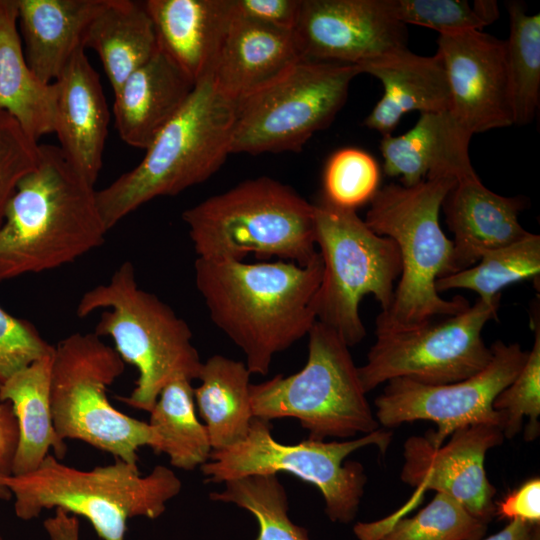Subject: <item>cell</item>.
Segmentation results:
<instances>
[{
    "instance_id": "f546056e",
    "label": "cell",
    "mask_w": 540,
    "mask_h": 540,
    "mask_svg": "<svg viewBox=\"0 0 540 540\" xmlns=\"http://www.w3.org/2000/svg\"><path fill=\"white\" fill-rule=\"evenodd\" d=\"M149 413L148 423L158 440L155 454L165 453L172 466L185 471L209 460L212 447L207 428L195 413L190 380L180 378L167 384Z\"/></svg>"
},
{
    "instance_id": "c3c4849f",
    "label": "cell",
    "mask_w": 540,
    "mask_h": 540,
    "mask_svg": "<svg viewBox=\"0 0 540 540\" xmlns=\"http://www.w3.org/2000/svg\"><path fill=\"white\" fill-rule=\"evenodd\" d=\"M0 540H1V537H0Z\"/></svg>"
},
{
    "instance_id": "d4e9b609",
    "label": "cell",
    "mask_w": 540,
    "mask_h": 540,
    "mask_svg": "<svg viewBox=\"0 0 540 540\" xmlns=\"http://www.w3.org/2000/svg\"><path fill=\"white\" fill-rule=\"evenodd\" d=\"M106 0H17L26 61L44 83H54L84 48L90 23Z\"/></svg>"
},
{
    "instance_id": "1f68e13d",
    "label": "cell",
    "mask_w": 540,
    "mask_h": 540,
    "mask_svg": "<svg viewBox=\"0 0 540 540\" xmlns=\"http://www.w3.org/2000/svg\"><path fill=\"white\" fill-rule=\"evenodd\" d=\"M506 73L513 125L529 124L540 99V14L529 15L522 4H508Z\"/></svg>"
},
{
    "instance_id": "5b68a950",
    "label": "cell",
    "mask_w": 540,
    "mask_h": 540,
    "mask_svg": "<svg viewBox=\"0 0 540 540\" xmlns=\"http://www.w3.org/2000/svg\"><path fill=\"white\" fill-rule=\"evenodd\" d=\"M102 310L94 333L112 339L121 359L138 378L122 403L150 412L170 382L198 379L202 361L187 322L158 296L140 288L135 267L123 262L107 283L86 291L76 306L79 318Z\"/></svg>"
},
{
    "instance_id": "f6af8a7d",
    "label": "cell",
    "mask_w": 540,
    "mask_h": 540,
    "mask_svg": "<svg viewBox=\"0 0 540 540\" xmlns=\"http://www.w3.org/2000/svg\"><path fill=\"white\" fill-rule=\"evenodd\" d=\"M472 6L486 26L494 22L498 17L499 11L496 1L476 0Z\"/></svg>"
},
{
    "instance_id": "4dcf8cb0",
    "label": "cell",
    "mask_w": 540,
    "mask_h": 540,
    "mask_svg": "<svg viewBox=\"0 0 540 540\" xmlns=\"http://www.w3.org/2000/svg\"><path fill=\"white\" fill-rule=\"evenodd\" d=\"M488 524L470 514L452 497L436 493L415 516L359 522V540H480Z\"/></svg>"
},
{
    "instance_id": "836d02e7",
    "label": "cell",
    "mask_w": 540,
    "mask_h": 540,
    "mask_svg": "<svg viewBox=\"0 0 540 540\" xmlns=\"http://www.w3.org/2000/svg\"><path fill=\"white\" fill-rule=\"evenodd\" d=\"M214 501L232 503L250 512L258 522L255 540H310L307 530L288 515V497L276 474L249 475L226 481Z\"/></svg>"
},
{
    "instance_id": "277c9868",
    "label": "cell",
    "mask_w": 540,
    "mask_h": 540,
    "mask_svg": "<svg viewBox=\"0 0 540 540\" xmlns=\"http://www.w3.org/2000/svg\"><path fill=\"white\" fill-rule=\"evenodd\" d=\"M236 103L211 76L197 83L179 112L162 128L137 166L96 191L107 231L161 196H175L216 173L231 154Z\"/></svg>"
},
{
    "instance_id": "9c48e42d",
    "label": "cell",
    "mask_w": 540,
    "mask_h": 540,
    "mask_svg": "<svg viewBox=\"0 0 540 540\" xmlns=\"http://www.w3.org/2000/svg\"><path fill=\"white\" fill-rule=\"evenodd\" d=\"M124 370L125 362L97 334L73 333L54 346L50 405L62 440H80L137 465L139 448L154 451L158 440L149 423L110 403L108 388Z\"/></svg>"
},
{
    "instance_id": "83f0119b",
    "label": "cell",
    "mask_w": 540,
    "mask_h": 540,
    "mask_svg": "<svg viewBox=\"0 0 540 540\" xmlns=\"http://www.w3.org/2000/svg\"><path fill=\"white\" fill-rule=\"evenodd\" d=\"M84 48L97 53L115 93L159 49L144 2L106 0L87 28Z\"/></svg>"
},
{
    "instance_id": "8992f818",
    "label": "cell",
    "mask_w": 540,
    "mask_h": 540,
    "mask_svg": "<svg viewBox=\"0 0 540 540\" xmlns=\"http://www.w3.org/2000/svg\"><path fill=\"white\" fill-rule=\"evenodd\" d=\"M3 482L14 497L19 519L29 521L44 510L61 509L88 520L102 540H125L129 519L158 518L182 489L179 477L163 465L145 476L138 465L120 459L80 470L53 454L34 471L5 475Z\"/></svg>"
},
{
    "instance_id": "74e56055",
    "label": "cell",
    "mask_w": 540,
    "mask_h": 540,
    "mask_svg": "<svg viewBox=\"0 0 540 540\" xmlns=\"http://www.w3.org/2000/svg\"><path fill=\"white\" fill-rule=\"evenodd\" d=\"M40 144L0 110V225L20 181L39 163Z\"/></svg>"
},
{
    "instance_id": "603a6c76",
    "label": "cell",
    "mask_w": 540,
    "mask_h": 540,
    "mask_svg": "<svg viewBox=\"0 0 540 540\" xmlns=\"http://www.w3.org/2000/svg\"><path fill=\"white\" fill-rule=\"evenodd\" d=\"M195 84L160 49L114 93L115 128L128 145L146 149L179 112Z\"/></svg>"
},
{
    "instance_id": "2e32d148",
    "label": "cell",
    "mask_w": 540,
    "mask_h": 540,
    "mask_svg": "<svg viewBox=\"0 0 540 540\" xmlns=\"http://www.w3.org/2000/svg\"><path fill=\"white\" fill-rule=\"evenodd\" d=\"M505 440L500 427L476 424L456 430L446 444L411 436L403 446L400 479L418 495L427 490L448 495L470 514L489 523L495 516V487L484 468L487 452Z\"/></svg>"
},
{
    "instance_id": "d6986e66",
    "label": "cell",
    "mask_w": 540,
    "mask_h": 540,
    "mask_svg": "<svg viewBox=\"0 0 540 540\" xmlns=\"http://www.w3.org/2000/svg\"><path fill=\"white\" fill-rule=\"evenodd\" d=\"M525 206L519 196L489 190L476 173L458 178L442 204L453 233V273L473 266L488 251L526 237L530 232L518 219Z\"/></svg>"
},
{
    "instance_id": "7402d4cb",
    "label": "cell",
    "mask_w": 540,
    "mask_h": 540,
    "mask_svg": "<svg viewBox=\"0 0 540 540\" xmlns=\"http://www.w3.org/2000/svg\"><path fill=\"white\" fill-rule=\"evenodd\" d=\"M356 66L383 86L382 97L364 120L366 127L382 136L392 134L406 113L449 111V84L438 53L421 56L406 47Z\"/></svg>"
},
{
    "instance_id": "f1b7e54d",
    "label": "cell",
    "mask_w": 540,
    "mask_h": 540,
    "mask_svg": "<svg viewBox=\"0 0 540 540\" xmlns=\"http://www.w3.org/2000/svg\"><path fill=\"white\" fill-rule=\"evenodd\" d=\"M250 371L242 361L213 355L202 363L194 400L212 451L231 447L247 435L253 417Z\"/></svg>"
},
{
    "instance_id": "ac0fdd59",
    "label": "cell",
    "mask_w": 540,
    "mask_h": 540,
    "mask_svg": "<svg viewBox=\"0 0 540 540\" xmlns=\"http://www.w3.org/2000/svg\"><path fill=\"white\" fill-rule=\"evenodd\" d=\"M84 50L75 53L54 82V133L68 163L94 185L102 168L110 113L100 77Z\"/></svg>"
},
{
    "instance_id": "bcb514c9",
    "label": "cell",
    "mask_w": 540,
    "mask_h": 540,
    "mask_svg": "<svg viewBox=\"0 0 540 540\" xmlns=\"http://www.w3.org/2000/svg\"><path fill=\"white\" fill-rule=\"evenodd\" d=\"M5 474L0 471V501L2 500H8L12 496L8 488L5 486L3 482Z\"/></svg>"
},
{
    "instance_id": "9a60e30c",
    "label": "cell",
    "mask_w": 540,
    "mask_h": 540,
    "mask_svg": "<svg viewBox=\"0 0 540 540\" xmlns=\"http://www.w3.org/2000/svg\"><path fill=\"white\" fill-rule=\"evenodd\" d=\"M304 59L359 65L406 48L387 0H301L292 30Z\"/></svg>"
},
{
    "instance_id": "4fadbf2b",
    "label": "cell",
    "mask_w": 540,
    "mask_h": 540,
    "mask_svg": "<svg viewBox=\"0 0 540 540\" xmlns=\"http://www.w3.org/2000/svg\"><path fill=\"white\" fill-rule=\"evenodd\" d=\"M500 298L477 301L463 312L429 320L419 326L375 334L366 363L358 367L366 393L395 378L425 384L462 381L491 360L482 330L497 318Z\"/></svg>"
},
{
    "instance_id": "52a82bcc",
    "label": "cell",
    "mask_w": 540,
    "mask_h": 540,
    "mask_svg": "<svg viewBox=\"0 0 540 540\" xmlns=\"http://www.w3.org/2000/svg\"><path fill=\"white\" fill-rule=\"evenodd\" d=\"M182 219L201 259L243 261L255 254L306 265L318 253L314 204L269 177L211 196Z\"/></svg>"
},
{
    "instance_id": "3957f363",
    "label": "cell",
    "mask_w": 540,
    "mask_h": 540,
    "mask_svg": "<svg viewBox=\"0 0 540 540\" xmlns=\"http://www.w3.org/2000/svg\"><path fill=\"white\" fill-rule=\"evenodd\" d=\"M451 175L427 177L412 185L391 183L370 200L364 222L392 239L400 253L401 274L388 310L375 320V334L400 331L470 307L462 296L440 297L435 283L453 273V242L439 223L440 208L456 183Z\"/></svg>"
},
{
    "instance_id": "60d3db41",
    "label": "cell",
    "mask_w": 540,
    "mask_h": 540,
    "mask_svg": "<svg viewBox=\"0 0 540 540\" xmlns=\"http://www.w3.org/2000/svg\"><path fill=\"white\" fill-rule=\"evenodd\" d=\"M540 523V479L532 478L496 504L495 516Z\"/></svg>"
},
{
    "instance_id": "6da1fadb",
    "label": "cell",
    "mask_w": 540,
    "mask_h": 540,
    "mask_svg": "<svg viewBox=\"0 0 540 540\" xmlns=\"http://www.w3.org/2000/svg\"><path fill=\"white\" fill-rule=\"evenodd\" d=\"M322 275L319 252L306 265L201 258L194 263L195 285L212 322L242 350L250 373L261 375L317 321Z\"/></svg>"
},
{
    "instance_id": "cb8c5ba5",
    "label": "cell",
    "mask_w": 540,
    "mask_h": 540,
    "mask_svg": "<svg viewBox=\"0 0 540 540\" xmlns=\"http://www.w3.org/2000/svg\"><path fill=\"white\" fill-rule=\"evenodd\" d=\"M471 137L449 111L422 113L405 133L382 137L384 171L390 177H400L405 186L431 176L451 175L458 179L473 174L468 153Z\"/></svg>"
},
{
    "instance_id": "ffe728a7",
    "label": "cell",
    "mask_w": 540,
    "mask_h": 540,
    "mask_svg": "<svg viewBox=\"0 0 540 540\" xmlns=\"http://www.w3.org/2000/svg\"><path fill=\"white\" fill-rule=\"evenodd\" d=\"M160 49L196 85L211 76L234 17L232 0L144 1Z\"/></svg>"
},
{
    "instance_id": "484cf974",
    "label": "cell",
    "mask_w": 540,
    "mask_h": 540,
    "mask_svg": "<svg viewBox=\"0 0 540 540\" xmlns=\"http://www.w3.org/2000/svg\"><path fill=\"white\" fill-rule=\"evenodd\" d=\"M54 351V350H53ZM53 352L12 375L0 387V402H8L16 418L18 442L9 475L34 471L53 450L61 460L67 445L54 427L50 405Z\"/></svg>"
},
{
    "instance_id": "7dc6e473",
    "label": "cell",
    "mask_w": 540,
    "mask_h": 540,
    "mask_svg": "<svg viewBox=\"0 0 540 540\" xmlns=\"http://www.w3.org/2000/svg\"><path fill=\"white\" fill-rule=\"evenodd\" d=\"M530 540H540V524L534 526Z\"/></svg>"
},
{
    "instance_id": "7c38bea8",
    "label": "cell",
    "mask_w": 540,
    "mask_h": 540,
    "mask_svg": "<svg viewBox=\"0 0 540 540\" xmlns=\"http://www.w3.org/2000/svg\"><path fill=\"white\" fill-rule=\"evenodd\" d=\"M356 65L302 59L236 104L231 154L300 151L343 107Z\"/></svg>"
},
{
    "instance_id": "ab89813d",
    "label": "cell",
    "mask_w": 540,
    "mask_h": 540,
    "mask_svg": "<svg viewBox=\"0 0 540 540\" xmlns=\"http://www.w3.org/2000/svg\"><path fill=\"white\" fill-rule=\"evenodd\" d=\"M301 0H232L237 15L278 29L293 30Z\"/></svg>"
},
{
    "instance_id": "b9f144b4",
    "label": "cell",
    "mask_w": 540,
    "mask_h": 540,
    "mask_svg": "<svg viewBox=\"0 0 540 540\" xmlns=\"http://www.w3.org/2000/svg\"><path fill=\"white\" fill-rule=\"evenodd\" d=\"M18 442L16 418L8 402H0V471L10 474L11 463Z\"/></svg>"
},
{
    "instance_id": "5bb4252c",
    "label": "cell",
    "mask_w": 540,
    "mask_h": 540,
    "mask_svg": "<svg viewBox=\"0 0 540 540\" xmlns=\"http://www.w3.org/2000/svg\"><path fill=\"white\" fill-rule=\"evenodd\" d=\"M492 358L477 374L447 384H425L408 378L386 382L374 400L379 425L392 428L417 420L437 425L425 436L436 446L458 429L489 424L501 428V417L493 408L496 396L516 377L528 352L518 343L497 340L490 346Z\"/></svg>"
},
{
    "instance_id": "e575fe53",
    "label": "cell",
    "mask_w": 540,
    "mask_h": 540,
    "mask_svg": "<svg viewBox=\"0 0 540 540\" xmlns=\"http://www.w3.org/2000/svg\"><path fill=\"white\" fill-rule=\"evenodd\" d=\"M534 343L527 359L513 381L495 398L493 408L501 417L505 439L514 438L522 429L523 419L529 418L525 429L526 441L539 434L540 416V323L539 315L531 317Z\"/></svg>"
},
{
    "instance_id": "e0dca14e",
    "label": "cell",
    "mask_w": 540,
    "mask_h": 540,
    "mask_svg": "<svg viewBox=\"0 0 540 540\" xmlns=\"http://www.w3.org/2000/svg\"><path fill=\"white\" fill-rule=\"evenodd\" d=\"M437 43L456 124L470 136L513 125L505 41L468 30L439 35Z\"/></svg>"
},
{
    "instance_id": "7a4b0ae2",
    "label": "cell",
    "mask_w": 540,
    "mask_h": 540,
    "mask_svg": "<svg viewBox=\"0 0 540 540\" xmlns=\"http://www.w3.org/2000/svg\"><path fill=\"white\" fill-rule=\"evenodd\" d=\"M38 165L17 186L0 225V282L75 261L108 232L94 185L59 146L40 145Z\"/></svg>"
},
{
    "instance_id": "44dd1931",
    "label": "cell",
    "mask_w": 540,
    "mask_h": 540,
    "mask_svg": "<svg viewBox=\"0 0 540 540\" xmlns=\"http://www.w3.org/2000/svg\"><path fill=\"white\" fill-rule=\"evenodd\" d=\"M302 59L291 31L241 17L234 11L211 78L219 92L237 104Z\"/></svg>"
},
{
    "instance_id": "8fae6325",
    "label": "cell",
    "mask_w": 540,
    "mask_h": 540,
    "mask_svg": "<svg viewBox=\"0 0 540 540\" xmlns=\"http://www.w3.org/2000/svg\"><path fill=\"white\" fill-rule=\"evenodd\" d=\"M391 440V432L377 429L354 440L325 442L308 438L287 445L273 438L269 421L254 417L246 437L231 447L213 450L201 471L206 482L212 483L249 475L290 473L319 489L331 521L349 523L358 512L367 477L359 462L345 459L369 445L385 453Z\"/></svg>"
},
{
    "instance_id": "ba28073f",
    "label": "cell",
    "mask_w": 540,
    "mask_h": 540,
    "mask_svg": "<svg viewBox=\"0 0 540 540\" xmlns=\"http://www.w3.org/2000/svg\"><path fill=\"white\" fill-rule=\"evenodd\" d=\"M305 366L250 385L253 417L271 421L296 418L309 439H347L379 429L349 346L330 327L316 321L308 333Z\"/></svg>"
},
{
    "instance_id": "4316f807",
    "label": "cell",
    "mask_w": 540,
    "mask_h": 540,
    "mask_svg": "<svg viewBox=\"0 0 540 540\" xmlns=\"http://www.w3.org/2000/svg\"><path fill=\"white\" fill-rule=\"evenodd\" d=\"M56 87L30 69L18 29L17 0H0V110L37 141L54 133Z\"/></svg>"
},
{
    "instance_id": "8d00e7d4",
    "label": "cell",
    "mask_w": 540,
    "mask_h": 540,
    "mask_svg": "<svg viewBox=\"0 0 540 540\" xmlns=\"http://www.w3.org/2000/svg\"><path fill=\"white\" fill-rule=\"evenodd\" d=\"M394 17L404 24L436 30L439 35L482 30L486 25L466 0H387Z\"/></svg>"
},
{
    "instance_id": "ee69618b",
    "label": "cell",
    "mask_w": 540,
    "mask_h": 540,
    "mask_svg": "<svg viewBox=\"0 0 540 540\" xmlns=\"http://www.w3.org/2000/svg\"><path fill=\"white\" fill-rule=\"evenodd\" d=\"M535 525L518 519L510 520L502 530L480 540H530Z\"/></svg>"
},
{
    "instance_id": "d6a6232c",
    "label": "cell",
    "mask_w": 540,
    "mask_h": 540,
    "mask_svg": "<svg viewBox=\"0 0 540 540\" xmlns=\"http://www.w3.org/2000/svg\"><path fill=\"white\" fill-rule=\"evenodd\" d=\"M540 273V236L529 233L523 239L484 253L473 266L440 277L438 293L450 289H468L479 299L501 297V290L514 283L538 279Z\"/></svg>"
},
{
    "instance_id": "7bdbcfd3",
    "label": "cell",
    "mask_w": 540,
    "mask_h": 540,
    "mask_svg": "<svg viewBox=\"0 0 540 540\" xmlns=\"http://www.w3.org/2000/svg\"><path fill=\"white\" fill-rule=\"evenodd\" d=\"M43 525L49 540H80L79 520L61 509H55Z\"/></svg>"
},
{
    "instance_id": "f35d334b",
    "label": "cell",
    "mask_w": 540,
    "mask_h": 540,
    "mask_svg": "<svg viewBox=\"0 0 540 540\" xmlns=\"http://www.w3.org/2000/svg\"><path fill=\"white\" fill-rule=\"evenodd\" d=\"M29 321L17 318L0 306V387L15 373L53 352Z\"/></svg>"
},
{
    "instance_id": "d590c367",
    "label": "cell",
    "mask_w": 540,
    "mask_h": 540,
    "mask_svg": "<svg viewBox=\"0 0 540 540\" xmlns=\"http://www.w3.org/2000/svg\"><path fill=\"white\" fill-rule=\"evenodd\" d=\"M380 171L375 159L353 147L336 151L323 173V199L349 210L370 202L379 189Z\"/></svg>"
},
{
    "instance_id": "30bf717a",
    "label": "cell",
    "mask_w": 540,
    "mask_h": 540,
    "mask_svg": "<svg viewBox=\"0 0 540 540\" xmlns=\"http://www.w3.org/2000/svg\"><path fill=\"white\" fill-rule=\"evenodd\" d=\"M316 246L323 275L316 296L317 321L333 329L350 347L366 335L359 313L365 295L382 311L390 307L401 274L396 243L373 232L355 210L323 198L314 204Z\"/></svg>"
}]
</instances>
